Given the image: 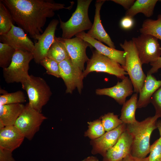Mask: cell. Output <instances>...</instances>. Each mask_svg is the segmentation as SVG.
I'll list each match as a JSON object with an SVG mask.
<instances>
[{
    "instance_id": "obj_1",
    "label": "cell",
    "mask_w": 161,
    "mask_h": 161,
    "mask_svg": "<svg viewBox=\"0 0 161 161\" xmlns=\"http://www.w3.org/2000/svg\"><path fill=\"white\" fill-rule=\"evenodd\" d=\"M10 12L14 22L30 37L38 40L43 32L47 19L54 16L55 11L70 10L64 4L52 0H1Z\"/></svg>"
},
{
    "instance_id": "obj_2",
    "label": "cell",
    "mask_w": 161,
    "mask_h": 161,
    "mask_svg": "<svg viewBox=\"0 0 161 161\" xmlns=\"http://www.w3.org/2000/svg\"><path fill=\"white\" fill-rule=\"evenodd\" d=\"M158 117L154 115L141 121L126 124V130L132 137L131 154L137 157L143 158L149 153L150 141L151 134L157 129Z\"/></svg>"
},
{
    "instance_id": "obj_3",
    "label": "cell",
    "mask_w": 161,
    "mask_h": 161,
    "mask_svg": "<svg viewBox=\"0 0 161 161\" xmlns=\"http://www.w3.org/2000/svg\"><path fill=\"white\" fill-rule=\"evenodd\" d=\"M92 0H78L76 8L71 17L66 22L63 21L58 15L60 27L62 29L61 38L70 39L77 34L90 30L93 24L88 16V9Z\"/></svg>"
},
{
    "instance_id": "obj_4",
    "label": "cell",
    "mask_w": 161,
    "mask_h": 161,
    "mask_svg": "<svg viewBox=\"0 0 161 161\" xmlns=\"http://www.w3.org/2000/svg\"><path fill=\"white\" fill-rule=\"evenodd\" d=\"M120 45L125 52V71L129 76L133 85L134 92L139 93L143 86L146 75L142 68V64L135 46L131 40H125Z\"/></svg>"
},
{
    "instance_id": "obj_5",
    "label": "cell",
    "mask_w": 161,
    "mask_h": 161,
    "mask_svg": "<svg viewBox=\"0 0 161 161\" xmlns=\"http://www.w3.org/2000/svg\"><path fill=\"white\" fill-rule=\"evenodd\" d=\"M21 85L22 89L27 93L30 105L41 113L43 107L47 104L52 95L46 81L40 77L32 75Z\"/></svg>"
},
{
    "instance_id": "obj_6",
    "label": "cell",
    "mask_w": 161,
    "mask_h": 161,
    "mask_svg": "<svg viewBox=\"0 0 161 161\" xmlns=\"http://www.w3.org/2000/svg\"><path fill=\"white\" fill-rule=\"evenodd\" d=\"M33 59L31 52L16 50L10 65L3 69V77L6 82L21 83L26 80L30 76L29 64Z\"/></svg>"
},
{
    "instance_id": "obj_7",
    "label": "cell",
    "mask_w": 161,
    "mask_h": 161,
    "mask_svg": "<svg viewBox=\"0 0 161 161\" xmlns=\"http://www.w3.org/2000/svg\"><path fill=\"white\" fill-rule=\"evenodd\" d=\"M92 55L87 63L86 69L83 72L84 77L93 72H104L113 75L123 79L128 74L119 64L104 55L96 50L92 51Z\"/></svg>"
},
{
    "instance_id": "obj_8",
    "label": "cell",
    "mask_w": 161,
    "mask_h": 161,
    "mask_svg": "<svg viewBox=\"0 0 161 161\" xmlns=\"http://www.w3.org/2000/svg\"><path fill=\"white\" fill-rule=\"evenodd\" d=\"M47 117L27 103L14 126L21 132L24 137L30 140L32 139L39 130L40 126Z\"/></svg>"
},
{
    "instance_id": "obj_9",
    "label": "cell",
    "mask_w": 161,
    "mask_h": 161,
    "mask_svg": "<svg viewBox=\"0 0 161 161\" xmlns=\"http://www.w3.org/2000/svg\"><path fill=\"white\" fill-rule=\"evenodd\" d=\"M132 40L137 51L142 64L153 63L161 55V47L158 39L148 34H141Z\"/></svg>"
},
{
    "instance_id": "obj_10",
    "label": "cell",
    "mask_w": 161,
    "mask_h": 161,
    "mask_svg": "<svg viewBox=\"0 0 161 161\" xmlns=\"http://www.w3.org/2000/svg\"><path fill=\"white\" fill-rule=\"evenodd\" d=\"M59 66L61 78L66 87V93L71 94L77 89L80 94L83 87V72L75 66L70 58L61 61Z\"/></svg>"
},
{
    "instance_id": "obj_11",
    "label": "cell",
    "mask_w": 161,
    "mask_h": 161,
    "mask_svg": "<svg viewBox=\"0 0 161 161\" xmlns=\"http://www.w3.org/2000/svg\"><path fill=\"white\" fill-rule=\"evenodd\" d=\"M61 39L66 47L70 59L75 67L82 72L84 70V64L89 58L86 50L88 47H92L88 42L76 37L70 39Z\"/></svg>"
},
{
    "instance_id": "obj_12",
    "label": "cell",
    "mask_w": 161,
    "mask_h": 161,
    "mask_svg": "<svg viewBox=\"0 0 161 161\" xmlns=\"http://www.w3.org/2000/svg\"><path fill=\"white\" fill-rule=\"evenodd\" d=\"M0 42L7 44L16 50L32 53L34 44L21 28L12 25L7 32L0 35Z\"/></svg>"
},
{
    "instance_id": "obj_13",
    "label": "cell",
    "mask_w": 161,
    "mask_h": 161,
    "mask_svg": "<svg viewBox=\"0 0 161 161\" xmlns=\"http://www.w3.org/2000/svg\"><path fill=\"white\" fill-rule=\"evenodd\" d=\"M59 22L57 19H52L34 44L32 53L34 61L36 64H40L43 59L47 57L48 51L55 41V33Z\"/></svg>"
},
{
    "instance_id": "obj_14",
    "label": "cell",
    "mask_w": 161,
    "mask_h": 161,
    "mask_svg": "<svg viewBox=\"0 0 161 161\" xmlns=\"http://www.w3.org/2000/svg\"><path fill=\"white\" fill-rule=\"evenodd\" d=\"M126 124L123 123L116 128L106 132L100 137L91 140V153L100 154L103 157L107 151L116 143L121 134L126 130Z\"/></svg>"
},
{
    "instance_id": "obj_15",
    "label": "cell",
    "mask_w": 161,
    "mask_h": 161,
    "mask_svg": "<svg viewBox=\"0 0 161 161\" xmlns=\"http://www.w3.org/2000/svg\"><path fill=\"white\" fill-rule=\"evenodd\" d=\"M122 80L113 86L97 89L96 94L110 97L119 104L123 105L126 102V98L133 93L134 87L130 79L128 76H126Z\"/></svg>"
},
{
    "instance_id": "obj_16",
    "label": "cell",
    "mask_w": 161,
    "mask_h": 161,
    "mask_svg": "<svg viewBox=\"0 0 161 161\" xmlns=\"http://www.w3.org/2000/svg\"><path fill=\"white\" fill-rule=\"evenodd\" d=\"M132 143V136L126 129L115 144L106 152L103 161H121L131 154Z\"/></svg>"
},
{
    "instance_id": "obj_17",
    "label": "cell",
    "mask_w": 161,
    "mask_h": 161,
    "mask_svg": "<svg viewBox=\"0 0 161 161\" xmlns=\"http://www.w3.org/2000/svg\"><path fill=\"white\" fill-rule=\"evenodd\" d=\"M75 36L88 42L98 52L117 62L123 68L125 66L126 59L124 51L107 47L101 42L91 37L84 31L77 34Z\"/></svg>"
},
{
    "instance_id": "obj_18",
    "label": "cell",
    "mask_w": 161,
    "mask_h": 161,
    "mask_svg": "<svg viewBox=\"0 0 161 161\" xmlns=\"http://www.w3.org/2000/svg\"><path fill=\"white\" fill-rule=\"evenodd\" d=\"M106 0H98L95 3V13L93 23L87 34L91 37L107 44L109 47L115 49L114 43L105 31L101 22L100 12Z\"/></svg>"
},
{
    "instance_id": "obj_19",
    "label": "cell",
    "mask_w": 161,
    "mask_h": 161,
    "mask_svg": "<svg viewBox=\"0 0 161 161\" xmlns=\"http://www.w3.org/2000/svg\"><path fill=\"white\" fill-rule=\"evenodd\" d=\"M24 136L14 125L0 129V147L13 151L23 142Z\"/></svg>"
},
{
    "instance_id": "obj_20",
    "label": "cell",
    "mask_w": 161,
    "mask_h": 161,
    "mask_svg": "<svg viewBox=\"0 0 161 161\" xmlns=\"http://www.w3.org/2000/svg\"><path fill=\"white\" fill-rule=\"evenodd\" d=\"M161 86V80H157L152 74L147 73L142 88L139 92L137 108L146 107L154 93Z\"/></svg>"
},
{
    "instance_id": "obj_21",
    "label": "cell",
    "mask_w": 161,
    "mask_h": 161,
    "mask_svg": "<svg viewBox=\"0 0 161 161\" xmlns=\"http://www.w3.org/2000/svg\"><path fill=\"white\" fill-rule=\"evenodd\" d=\"M24 107L22 103L0 105V122L5 126L14 125Z\"/></svg>"
},
{
    "instance_id": "obj_22",
    "label": "cell",
    "mask_w": 161,
    "mask_h": 161,
    "mask_svg": "<svg viewBox=\"0 0 161 161\" xmlns=\"http://www.w3.org/2000/svg\"><path fill=\"white\" fill-rule=\"evenodd\" d=\"M157 1V0H137L127 10L125 16L133 17L137 13H142L146 17H149L153 15Z\"/></svg>"
},
{
    "instance_id": "obj_23",
    "label": "cell",
    "mask_w": 161,
    "mask_h": 161,
    "mask_svg": "<svg viewBox=\"0 0 161 161\" xmlns=\"http://www.w3.org/2000/svg\"><path fill=\"white\" fill-rule=\"evenodd\" d=\"M138 100L137 93H135L123 105L120 119L123 123L132 124L137 121L135 114L137 108Z\"/></svg>"
},
{
    "instance_id": "obj_24",
    "label": "cell",
    "mask_w": 161,
    "mask_h": 161,
    "mask_svg": "<svg viewBox=\"0 0 161 161\" xmlns=\"http://www.w3.org/2000/svg\"><path fill=\"white\" fill-rule=\"evenodd\" d=\"M47 57L55 60L58 63L70 58L61 37H55V41L48 51Z\"/></svg>"
},
{
    "instance_id": "obj_25",
    "label": "cell",
    "mask_w": 161,
    "mask_h": 161,
    "mask_svg": "<svg viewBox=\"0 0 161 161\" xmlns=\"http://www.w3.org/2000/svg\"><path fill=\"white\" fill-rule=\"evenodd\" d=\"M140 31L141 34L151 35L161 40V14L158 15L156 20H145Z\"/></svg>"
},
{
    "instance_id": "obj_26",
    "label": "cell",
    "mask_w": 161,
    "mask_h": 161,
    "mask_svg": "<svg viewBox=\"0 0 161 161\" xmlns=\"http://www.w3.org/2000/svg\"><path fill=\"white\" fill-rule=\"evenodd\" d=\"M12 15L4 4L0 1V35L8 32L14 23Z\"/></svg>"
},
{
    "instance_id": "obj_27",
    "label": "cell",
    "mask_w": 161,
    "mask_h": 161,
    "mask_svg": "<svg viewBox=\"0 0 161 161\" xmlns=\"http://www.w3.org/2000/svg\"><path fill=\"white\" fill-rule=\"evenodd\" d=\"M88 129L84 134L85 137L91 140L97 139L103 135L106 131L100 118L92 121L87 122Z\"/></svg>"
},
{
    "instance_id": "obj_28",
    "label": "cell",
    "mask_w": 161,
    "mask_h": 161,
    "mask_svg": "<svg viewBox=\"0 0 161 161\" xmlns=\"http://www.w3.org/2000/svg\"><path fill=\"white\" fill-rule=\"evenodd\" d=\"M26 101V97L21 91L1 95L0 105L22 103Z\"/></svg>"
},
{
    "instance_id": "obj_29",
    "label": "cell",
    "mask_w": 161,
    "mask_h": 161,
    "mask_svg": "<svg viewBox=\"0 0 161 161\" xmlns=\"http://www.w3.org/2000/svg\"><path fill=\"white\" fill-rule=\"evenodd\" d=\"M15 51L9 45L0 42V66L3 69L10 65Z\"/></svg>"
},
{
    "instance_id": "obj_30",
    "label": "cell",
    "mask_w": 161,
    "mask_h": 161,
    "mask_svg": "<svg viewBox=\"0 0 161 161\" xmlns=\"http://www.w3.org/2000/svg\"><path fill=\"white\" fill-rule=\"evenodd\" d=\"M102 124L106 132L112 130L123 123L118 115L113 113L109 112L100 117Z\"/></svg>"
},
{
    "instance_id": "obj_31",
    "label": "cell",
    "mask_w": 161,
    "mask_h": 161,
    "mask_svg": "<svg viewBox=\"0 0 161 161\" xmlns=\"http://www.w3.org/2000/svg\"><path fill=\"white\" fill-rule=\"evenodd\" d=\"M46 70V72L57 78H61L59 63L47 57L43 59L40 64Z\"/></svg>"
},
{
    "instance_id": "obj_32",
    "label": "cell",
    "mask_w": 161,
    "mask_h": 161,
    "mask_svg": "<svg viewBox=\"0 0 161 161\" xmlns=\"http://www.w3.org/2000/svg\"><path fill=\"white\" fill-rule=\"evenodd\" d=\"M148 161H161V137L150 145Z\"/></svg>"
},
{
    "instance_id": "obj_33",
    "label": "cell",
    "mask_w": 161,
    "mask_h": 161,
    "mask_svg": "<svg viewBox=\"0 0 161 161\" xmlns=\"http://www.w3.org/2000/svg\"><path fill=\"white\" fill-rule=\"evenodd\" d=\"M150 102L153 105L155 111V115L161 117V86L152 96Z\"/></svg>"
},
{
    "instance_id": "obj_34",
    "label": "cell",
    "mask_w": 161,
    "mask_h": 161,
    "mask_svg": "<svg viewBox=\"0 0 161 161\" xmlns=\"http://www.w3.org/2000/svg\"><path fill=\"white\" fill-rule=\"evenodd\" d=\"M12 152L0 147V161H15Z\"/></svg>"
},
{
    "instance_id": "obj_35",
    "label": "cell",
    "mask_w": 161,
    "mask_h": 161,
    "mask_svg": "<svg viewBox=\"0 0 161 161\" xmlns=\"http://www.w3.org/2000/svg\"><path fill=\"white\" fill-rule=\"evenodd\" d=\"M133 17L125 16L122 18L120 22L121 27L125 30L131 29L134 24Z\"/></svg>"
},
{
    "instance_id": "obj_36",
    "label": "cell",
    "mask_w": 161,
    "mask_h": 161,
    "mask_svg": "<svg viewBox=\"0 0 161 161\" xmlns=\"http://www.w3.org/2000/svg\"><path fill=\"white\" fill-rule=\"evenodd\" d=\"M150 64L152 67L147 73L152 74L157 72L158 69L161 68V57H160L157 61L150 63Z\"/></svg>"
},
{
    "instance_id": "obj_37",
    "label": "cell",
    "mask_w": 161,
    "mask_h": 161,
    "mask_svg": "<svg viewBox=\"0 0 161 161\" xmlns=\"http://www.w3.org/2000/svg\"><path fill=\"white\" fill-rule=\"evenodd\" d=\"M112 1L122 6L124 8L128 10L134 4V0H112Z\"/></svg>"
},
{
    "instance_id": "obj_38",
    "label": "cell",
    "mask_w": 161,
    "mask_h": 161,
    "mask_svg": "<svg viewBox=\"0 0 161 161\" xmlns=\"http://www.w3.org/2000/svg\"><path fill=\"white\" fill-rule=\"evenodd\" d=\"M121 161H148L147 157L143 158H139L132 156L130 154Z\"/></svg>"
},
{
    "instance_id": "obj_39",
    "label": "cell",
    "mask_w": 161,
    "mask_h": 161,
    "mask_svg": "<svg viewBox=\"0 0 161 161\" xmlns=\"http://www.w3.org/2000/svg\"><path fill=\"white\" fill-rule=\"evenodd\" d=\"M81 161H99V160L96 157L92 156L85 158Z\"/></svg>"
},
{
    "instance_id": "obj_40",
    "label": "cell",
    "mask_w": 161,
    "mask_h": 161,
    "mask_svg": "<svg viewBox=\"0 0 161 161\" xmlns=\"http://www.w3.org/2000/svg\"><path fill=\"white\" fill-rule=\"evenodd\" d=\"M157 129L159 130L160 137H161V120H159L157 122Z\"/></svg>"
},
{
    "instance_id": "obj_41",
    "label": "cell",
    "mask_w": 161,
    "mask_h": 161,
    "mask_svg": "<svg viewBox=\"0 0 161 161\" xmlns=\"http://www.w3.org/2000/svg\"><path fill=\"white\" fill-rule=\"evenodd\" d=\"M7 92L4 89H0V94L1 95H3L7 93Z\"/></svg>"
}]
</instances>
